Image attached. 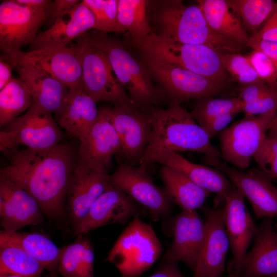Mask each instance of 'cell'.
Wrapping results in <instances>:
<instances>
[{
  "label": "cell",
  "mask_w": 277,
  "mask_h": 277,
  "mask_svg": "<svg viewBox=\"0 0 277 277\" xmlns=\"http://www.w3.org/2000/svg\"><path fill=\"white\" fill-rule=\"evenodd\" d=\"M21 5L39 11H49L52 1L49 0H14Z\"/></svg>",
  "instance_id": "48"
},
{
  "label": "cell",
  "mask_w": 277,
  "mask_h": 277,
  "mask_svg": "<svg viewBox=\"0 0 277 277\" xmlns=\"http://www.w3.org/2000/svg\"><path fill=\"white\" fill-rule=\"evenodd\" d=\"M15 68L27 87L34 103L56 113L61 108L69 89L44 71L24 66Z\"/></svg>",
  "instance_id": "28"
},
{
  "label": "cell",
  "mask_w": 277,
  "mask_h": 277,
  "mask_svg": "<svg viewBox=\"0 0 277 277\" xmlns=\"http://www.w3.org/2000/svg\"><path fill=\"white\" fill-rule=\"evenodd\" d=\"M254 242L241 271L243 277H277V231L270 219L256 227Z\"/></svg>",
  "instance_id": "25"
},
{
  "label": "cell",
  "mask_w": 277,
  "mask_h": 277,
  "mask_svg": "<svg viewBox=\"0 0 277 277\" xmlns=\"http://www.w3.org/2000/svg\"><path fill=\"white\" fill-rule=\"evenodd\" d=\"M96 103L81 89H69L56 113L58 125L81 141L97 118L98 109Z\"/></svg>",
  "instance_id": "26"
},
{
  "label": "cell",
  "mask_w": 277,
  "mask_h": 277,
  "mask_svg": "<svg viewBox=\"0 0 277 277\" xmlns=\"http://www.w3.org/2000/svg\"><path fill=\"white\" fill-rule=\"evenodd\" d=\"M95 23L94 14L81 1L58 17L49 28L37 34L30 44V51L66 47L72 40L94 29Z\"/></svg>",
  "instance_id": "23"
},
{
  "label": "cell",
  "mask_w": 277,
  "mask_h": 277,
  "mask_svg": "<svg viewBox=\"0 0 277 277\" xmlns=\"http://www.w3.org/2000/svg\"><path fill=\"white\" fill-rule=\"evenodd\" d=\"M158 163L172 167L187 176L199 187L217 195L216 203L223 201L233 185L219 169L192 163L177 152L163 151L152 159L150 165Z\"/></svg>",
  "instance_id": "24"
},
{
  "label": "cell",
  "mask_w": 277,
  "mask_h": 277,
  "mask_svg": "<svg viewBox=\"0 0 277 277\" xmlns=\"http://www.w3.org/2000/svg\"><path fill=\"white\" fill-rule=\"evenodd\" d=\"M172 242L162 262H182L194 273L204 245L206 222L196 210H182L170 222Z\"/></svg>",
  "instance_id": "18"
},
{
  "label": "cell",
  "mask_w": 277,
  "mask_h": 277,
  "mask_svg": "<svg viewBox=\"0 0 277 277\" xmlns=\"http://www.w3.org/2000/svg\"><path fill=\"white\" fill-rule=\"evenodd\" d=\"M233 1L238 8L244 28L248 34H251L250 36L258 32L276 4V2L272 0Z\"/></svg>",
  "instance_id": "35"
},
{
  "label": "cell",
  "mask_w": 277,
  "mask_h": 277,
  "mask_svg": "<svg viewBox=\"0 0 277 277\" xmlns=\"http://www.w3.org/2000/svg\"><path fill=\"white\" fill-rule=\"evenodd\" d=\"M149 3L146 0H118L115 32H129L136 47L153 32L147 15Z\"/></svg>",
  "instance_id": "31"
},
{
  "label": "cell",
  "mask_w": 277,
  "mask_h": 277,
  "mask_svg": "<svg viewBox=\"0 0 277 277\" xmlns=\"http://www.w3.org/2000/svg\"><path fill=\"white\" fill-rule=\"evenodd\" d=\"M85 240L80 239L63 248L57 268L63 277H88L82 258Z\"/></svg>",
  "instance_id": "38"
},
{
  "label": "cell",
  "mask_w": 277,
  "mask_h": 277,
  "mask_svg": "<svg viewBox=\"0 0 277 277\" xmlns=\"http://www.w3.org/2000/svg\"><path fill=\"white\" fill-rule=\"evenodd\" d=\"M143 62L162 91L170 101L178 104L191 99L213 97L224 92L227 87L217 84L179 65L142 52Z\"/></svg>",
  "instance_id": "10"
},
{
  "label": "cell",
  "mask_w": 277,
  "mask_h": 277,
  "mask_svg": "<svg viewBox=\"0 0 277 277\" xmlns=\"http://www.w3.org/2000/svg\"><path fill=\"white\" fill-rule=\"evenodd\" d=\"M45 267L34 257L13 244L0 241V274L39 277Z\"/></svg>",
  "instance_id": "32"
},
{
  "label": "cell",
  "mask_w": 277,
  "mask_h": 277,
  "mask_svg": "<svg viewBox=\"0 0 277 277\" xmlns=\"http://www.w3.org/2000/svg\"><path fill=\"white\" fill-rule=\"evenodd\" d=\"M217 53L225 70L241 85L263 82L246 56L239 53Z\"/></svg>",
  "instance_id": "36"
},
{
  "label": "cell",
  "mask_w": 277,
  "mask_h": 277,
  "mask_svg": "<svg viewBox=\"0 0 277 277\" xmlns=\"http://www.w3.org/2000/svg\"><path fill=\"white\" fill-rule=\"evenodd\" d=\"M136 47L146 53L179 65L217 84L227 87L229 75L217 51L205 45L184 44L164 39L154 32Z\"/></svg>",
  "instance_id": "6"
},
{
  "label": "cell",
  "mask_w": 277,
  "mask_h": 277,
  "mask_svg": "<svg viewBox=\"0 0 277 277\" xmlns=\"http://www.w3.org/2000/svg\"><path fill=\"white\" fill-rule=\"evenodd\" d=\"M275 89L276 90H277V84H276V87H275Z\"/></svg>",
  "instance_id": "52"
},
{
  "label": "cell",
  "mask_w": 277,
  "mask_h": 277,
  "mask_svg": "<svg viewBox=\"0 0 277 277\" xmlns=\"http://www.w3.org/2000/svg\"><path fill=\"white\" fill-rule=\"evenodd\" d=\"M33 104V99L24 82L19 77H13L0 90L1 127L17 117Z\"/></svg>",
  "instance_id": "33"
},
{
  "label": "cell",
  "mask_w": 277,
  "mask_h": 277,
  "mask_svg": "<svg viewBox=\"0 0 277 277\" xmlns=\"http://www.w3.org/2000/svg\"><path fill=\"white\" fill-rule=\"evenodd\" d=\"M110 107L98 109L94 124L87 135L80 141L76 163L101 173H108L112 158L120 149V142L109 114Z\"/></svg>",
  "instance_id": "16"
},
{
  "label": "cell",
  "mask_w": 277,
  "mask_h": 277,
  "mask_svg": "<svg viewBox=\"0 0 277 277\" xmlns=\"http://www.w3.org/2000/svg\"><path fill=\"white\" fill-rule=\"evenodd\" d=\"M111 184L108 173H99L76 164L66 194L68 210L74 229Z\"/></svg>",
  "instance_id": "22"
},
{
  "label": "cell",
  "mask_w": 277,
  "mask_h": 277,
  "mask_svg": "<svg viewBox=\"0 0 277 277\" xmlns=\"http://www.w3.org/2000/svg\"><path fill=\"white\" fill-rule=\"evenodd\" d=\"M0 132V150L10 155L23 145L43 150L61 143L63 133L52 113L33 104L23 115L4 125Z\"/></svg>",
  "instance_id": "7"
},
{
  "label": "cell",
  "mask_w": 277,
  "mask_h": 277,
  "mask_svg": "<svg viewBox=\"0 0 277 277\" xmlns=\"http://www.w3.org/2000/svg\"><path fill=\"white\" fill-rule=\"evenodd\" d=\"M210 28L216 34L242 47L249 36L233 0L196 1Z\"/></svg>",
  "instance_id": "27"
},
{
  "label": "cell",
  "mask_w": 277,
  "mask_h": 277,
  "mask_svg": "<svg viewBox=\"0 0 277 277\" xmlns=\"http://www.w3.org/2000/svg\"><path fill=\"white\" fill-rule=\"evenodd\" d=\"M162 250L151 225L136 215L118 236L106 261L114 265L121 277H137L154 264Z\"/></svg>",
  "instance_id": "5"
},
{
  "label": "cell",
  "mask_w": 277,
  "mask_h": 277,
  "mask_svg": "<svg viewBox=\"0 0 277 277\" xmlns=\"http://www.w3.org/2000/svg\"><path fill=\"white\" fill-rule=\"evenodd\" d=\"M203 161L206 165L219 169L226 175L250 202L257 217H277V187L263 172L256 169L243 171L220 160L206 156Z\"/></svg>",
  "instance_id": "14"
},
{
  "label": "cell",
  "mask_w": 277,
  "mask_h": 277,
  "mask_svg": "<svg viewBox=\"0 0 277 277\" xmlns=\"http://www.w3.org/2000/svg\"><path fill=\"white\" fill-rule=\"evenodd\" d=\"M138 208L136 202L111 184L74 229L75 233L80 235L107 225L125 223L139 215Z\"/></svg>",
  "instance_id": "20"
},
{
  "label": "cell",
  "mask_w": 277,
  "mask_h": 277,
  "mask_svg": "<svg viewBox=\"0 0 277 277\" xmlns=\"http://www.w3.org/2000/svg\"><path fill=\"white\" fill-rule=\"evenodd\" d=\"M243 104L241 98L204 97L198 99L190 112L195 121L201 126L209 120L222 114L243 112Z\"/></svg>",
  "instance_id": "34"
},
{
  "label": "cell",
  "mask_w": 277,
  "mask_h": 277,
  "mask_svg": "<svg viewBox=\"0 0 277 277\" xmlns=\"http://www.w3.org/2000/svg\"><path fill=\"white\" fill-rule=\"evenodd\" d=\"M151 17L166 40L184 44L205 45L217 51L239 53L243 47L215 33L197 5H186L180 0L159 1L151 5Z\"/></svg>",
  "instance_id": "3"
},
{
  "label": "cell",
  "mask_w": 277,
  "mask_h": 277,
  "mask_svg": "<svg viewBox=\"0 0 277 277\" xmlns=\"http://www.w3.org/2000/svg\"><path fill=\"white\" fill-rule=\"evenodd\" d=\"M148 277H186L181 271L178 263H163L155 272Z\"/></svg>",
  "instance_id": "46"
},
{
  "label": "cell",
  "mask_w": 277,
  "mask_h": 277,
  "mask_svg": "<svg viewBox=\"0 0 277 277\" xmlns=\"http://www.w3.org/2000/svg\"><path fill=\"white\" fill-rule=\"evenodd\" d=\"M277 110V90L268 86L264 91L254 101L244 104L245 116H253Z\"/></svg>",
  "instance_id": "41"
},
{
  "label": "cell",
  "mask_w": 277,
  "mask_h": 277,
  "mask_svg": "<svg viewBox=\"0 0 277 277\" xmlns=\"http://www.w3.org/2000/svg\"><path fill=\"white\" fill-rule=\"evenodd\" d=\"M81 1L79 0H55L52 1L49 10V15L54 21L72 9Z\"/></svg>",
  "instance_id": "45"
},
{
  "label": "cell",
  "mask_w": 277,
  "mask_h": 277,
  "mask_svg": "<svg viewBox=\"0 0 277 277\" xmlns=\"http://www.w3.org/2000/svg\"><path fill=\"white\" fill-rule=\"evenodd\" d=\"M1 58L14 67L24 66L44 71L58 80L69 89H81L82 65L76 45L27 52L20 50L4 53Z\"/></svg>",
  "instance_id": "12"
},
{
  "label": "cell",
  "mask_w": 277,
  "mask_h": 277,
  "mask_svg": "<svg viewBox=\"0 0 277 277\" xmlns=\"http://www.w3.org/2000/svg\"><path fill=\"white\" fill-rule=\"evenodd\" d=\"M225 277H243L240 274H235L232 273H229L227 276Z\"/></svg>",
  "instance_id": "50"
},
{
  "label": "cell",
  "mask_w": 277,
  "mask_h": 277,
  "mask_svg": "<svg viewBox=\"0 0 277 277\" xmlns=\"http://www.w3.org/2000/svg\"><path fill=\"white\" fill-rule=\"evenodd\" d=\"M269 138L277 140V114L271 122L267 133Z\"/></svg>",
  "instance_id": "49"
},
{
  "label": "cell",
  "mask_w": 277,
  "mask_h": 277,
  "mask_svg": "<svg viewBox=\"0 0 277 277\" xmlns=\"http://www.w3.org/2000/svg\"><path fill=\"white\" fill-rule=\"evenodd\" d=\"M0 241L8 242L25 250L51 272L58 268L63 248H60L47 236L38 233L7 232L1 230Z\"/></svg>",
  "instance_id": "30"
},
{
  "label": "cell",
  "mask_w": 277,
  "mask_h": 277,
  "mask_svg": "<svg viewBox=\"0 0 277 277\" xmlns=\"http://www.w3.org/2000/svg\"><path fill=\"white\" fill-rule=\"evenodd\" d=\"M76 164L72 147L61 143L46 149L17 150L1 170L0 178L15 184L32 195L46 215L62 216L69 182Z\"/></svg>",
  "instance_id": "1"
},
{
  "label": "cell",
  "mask_w": 277,
  "mask_h": 277,
  "mask_svg": "<svg viewBox=\"0 0 277 277\" xmlns=\"http://www.w3.org/2000/svg\"><path fill=\"white\" fill-rule=\"evenodd\" d=\"M12 66L7 61L0 60V90L6 86L13 78Z\"/></svg>",
  "instance_id": "47"
},
{
  "label": "cell",
  "mask_w": 277,
  "mask_h": 277,
  "mask_svg": "<svg viewBox=\"0 0 277 277\" xmlns=\"http://www.w3.org/2000/svg\"><path fill=\"white\" fill-rule=\"evenodd\" d=\"M224 202V222L232 253L229 273L239 274L257 225L247 208L244 196L235 187L227 193Z\"/></svg>",
  "instance_id": "17"
},
{
  "label": "cell",
  "mask_w": 277,
  "mask_h": 277,
  "mask_svg": "<svg viewBox=\"0 0 277 277\" xmlns=\"http://www.w3.org/2000/svg\"><path fill=\"white\" fill-rule=\"evenodd\" d=\"M246 56L260 79L275 88L277 84V66L275 63L269 56L259 50H253Z\"/></svg>",
  "instance_id": "40"
},
{
  "label": "cell",
  "mask_w": 277,
  "mask_h": 277,
  "mask_svg": "<svg viewBox=\"0 0 277 277\" xmlns=\"http://www.w3.org/2000/svg\"><path fill=\"white\" fill-rule=\"evenodd\" d=\"M43 212L35 199L8 180L0 178V218L3 230L15 232L43 220Z\"/></svg>",
  "instance_id": "21"
},
{
  "label": "cell",
  "mask_w": 277,
  "mask_h": 277,
  "mask_svg": "<svg viewBox=\"0 0 277 277\" xmlns=\"http://www.w3.org/2000/svg\"><path fill=\"white\" fill-rule=\"evenodd\" d=\"M250 41L267 40L277 42V2L271 13Z\"/></svg>",
  "instance_id": "42"
},
{
  "label": "cell",
  "mask_w": 277,
  "mask_h": 277,
  "mask_svg": "<svg viewBox=\"0 0 277 277\" xmlns=\"http://www.w3.org/2000/svg\"><path fill=\"white\" fill-rule=\"evenodd\" d=\"M160 175L170 199L182 210H196L201 208L211 194L183 173L168 166L163 165Z\"/></svg>",
  "instance_id": "29"
},
{
  "label": "cell",
  "mask_w": 277,
  "mask_h": 277,
  "mask_svg": "<svg viewBox=\"0 0 277 277\" xmlns=\"http://www.w3.org/2000/svg\"><path fill=\"white\" fill-rule=\"evenodd\" d=\"M76 42L82 70L81 90L96 103L104 101L114 106L132 103L114 77L107 58L93 44L88 32Z\"/></svg>",
  "instance_id": "9"
},
{
  "label": "cell",
  "mask_w": 277,
  "mask_h": 277,
  "mask_svg": "<svg viewBox=\"0 0 277 277\" xmlns=\"http://www.w3.org/2000/svg\"><path fill=\"white\" fill-rule=\"evenodd\" d=\"M205 216L206 236L193 277H221L225 271L227 253L230 247L223 209L203 206Z\"/></svg>",
  "instance_id": "19"
},
{
  "label": "cell",
  "mask_w": 277,
  "mask_h": 277,
  "mask_svg": "<svg viewBox=\"0 0 277 277\" xmlns=\"http://www.w3.org/2000/svg\"><path fill=\"white\" fill-rule=\"evenodd\" d=\"M49 11H39L21 5L14 0L0 4V48L4 53L15 52L31 44Z\"/></svg>",
  "instance_id": "15"
},
{
  "label": "cell",
  "mask_w": 277,
  "mask_h": 277,
  "mask_svg": "<svg viewBox=\"0 0 277 277\" xmlns=\"http://www.w3.org/2000/svg\"><path fill=\"white\" fill-rule=\"evenodd\" d=\"M253 159L262 172L271 179H277V140L267 136Z\"/></svg>",
  "instance_id": "39"
},
{
  "label": "cell",
  "mask_w": 277,
  "mask_h": 277,
  "mask_svg": "<svg viewBox=\"0 0 277 277\" xmlns=\"http://www.w3.org/2000/svg\"><path fill=\"white\" fill-rule=\"evenodd\" d=\"M153 107L130 103L109 108L111 121L120 142L115 156L120 164L140 165L152 136Z\"/></svg>",
  "instance_id": "8"
},
{
  "label": "cell",
  "mask_w": 277,
  "mask_h": 277,
  "mask_svg": "<svg viewBox=\"0 0 277 277\" xmlns=\"http://www.w3.org/2000/svg\"><path fill=\"white\" fill-rule=\"evenodd\" d=\"M239 113H227L214 117L200 126L207 133L210 138L225 130Z\"/></svg>",
  "instance_id": "43"
},
{
  "label": "cell",
  "mask_w": 277,
  "mask_h": 277,
  "mask_svg": "<svg viewBox=\"0 0 277 277\" xmlns=\"http://www.w3.org/2000/svg\"><path fill=\"white\" fill-rule=\"evenodd\" d=\"M152 115V138L140 166L147 168L152 158L163 151L196 152L209 157L222 158L205 131L180 104H170L166 109L153 106Z\"/></svg>",
  "instance_id": "2"
},
{
  "label": "cell",
  "mask_w": 277,
  "mask_h": 277,
  "mask_svg": "<svg viewBox=\"0 0 277 277\" xmlns=\"http://www.w3.org/2000/svg\"><path fill=\"white\" fill-rule=\"evenodd\" d=\"M247 46L259 50L269 56L277 66V42L267 40H249Z\"/></svg>",
  "instance_id": "44"
},
{
  "label": "cell",
  "mask_w": 277,
  "mask_h": 277,
  "mask_svg": "<svg viewBox=\"0 0 277 277\" xmlns=\"http://www.w3.org/2000/svg\"><path fill=\"white\" fill-rule=\"evenodd\" d=\"M93 44L107 58L117 80L128 91L131 102L141 107L155 106L166 96L153 83V76L144 62L135 58L117 39L93 29L88 32Z\"/></svg>",
  "instance_id": "4"
},
{
  "label": "cell",
  "mask_w": 277,
  "mask_h": 277,
  "mask_svg": "<svg viewBox=\"0 0 277 277\" xmlns=\"http://www.w3.org/2000/svg\"><path fill=\"white\" fill-rule=\"evenodd\" d=\"M112 184L144 208L154 222L169 217L173 203L165 189L157 187L147 168L120 164L110 175Z\"/></svg>",
  "instance_id": "13"
},
{
  "label": "cell",
  "mask_w": 277,
  "mask_h": 277,
  "mask_svg": "<svg viewBox=\"0 0 277 277\" xmlns=\"http://www.w3.org/2000/svg\"><path fill=\"white\" fill-rule=\"evenodd\" d=\"M94 14V30L105 33L115 32L118 0H83Z\"/></svg>",
  "instance_id": "37"
},
{
  "label": "cell",
  "mask_w": 277,
  "mask_h": 277,
  "mask_svg": "<svg viewBox=\"0 0 277 277\" xmlns=\"http://www.w3.org/2000/svg\"><path fill=\"white\" fill-rule=\"evenodd\" d=\"M277 110L244 116L221 132L219 139L222 158L239 169H245L267 137Z\"/></svg>",
  "instance_id": "11"
},
{
  "label": "cell",
  "mask_w": 277,
  "mask_h": 277,
  "mask_svg": "<svg viewBox=\"0 0 277 277\" xmlns=\"http://www.w3.org/2000/svg\"><path fill=\"white\" fill-rule=\"evenodd\" d=\"M0 277H21L17 275L12 274H1Z\"/></svg>",
  "instance_id": "51"
}]
</instances>
